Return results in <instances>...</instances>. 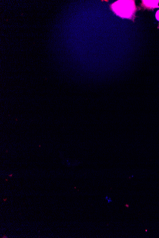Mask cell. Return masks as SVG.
<instances>
[{
	"instance_id": "3",
	"label": "cell",
	"mask_w": 159,
	"mask_h": 238,
	"mask_svg": "<svg viewBox=\"0 0 159 238\" xmlns=\"http://www.w3.org/2000/svg\"><path fill=\"white\" fill-rule=\"evenodd\" d=\"M156 18L157 20L159 21V10L156 13Z\"/></svg>"
},
{
	"instance_id": "2",
	"label": "cell",
	"mask_w": 159,
	"mask_h": 238,
	"mask_svg": "<svg viewBox=\"0 0 159 238\" xmlns=\"http://www.w3.org/2000/svg\"><path fill=\"white\" fill-rule=\"evenodd\" d=\"M142 4L147 8L159 7L158 5L159 1H142Z\"/></svg>"
},
{
	"instance_id": "4",
	"label": "cell",
	"mask_w": 159,
	"mask_h": 238,
	"mask_svg": "<svg viewBox=\"0 0 159 238\" xmlns=\"http://www.w3.org/2000/svg\"><path fill=\"white\" fill-rule=\"evenodd\" d=\"M105 199L108 201V203H110V202H112V200H111V199H110V198H108V196H106V197H105Z\"/></svg>"
},
{
	"instance_id": "1",
	"label": "cell",
	"mask_w": 159,
	"mask_h": 238,
	"mask_svg": "<svg viewBox=\"0 0 159 238\" xmlns=\"http://www.w3.org/2000/svg\"><path fill=\"white\" fill-rule=\"evenodd\" d=\"M111 8L117 15L122 18L132 19L136 11L134 1L120 0L111 5Z\"/></svg>"
}]
</instances>
